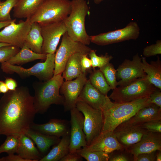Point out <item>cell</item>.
<instances>
[{
	"instance_id": "cell-1",
	"label": "cell",
	"mask_w": 161,
	"mask_h": 161,
	"mask_svg": "<svg viewBox=\"0 0 161 161\" xmlns=\"http://www.w3.org/2000/svg\"><path fill=\"white\" fill-rule=\"evenodd\" d=\"M36 113L28 87L9 90L0 99V135L19 137L25 134Z\"/></svg>"
},
{
	"instance_id": "cell-2",
	"label": "cell",
	"mask_w": 161,
	"mask_h": 161,
	"mask_svg": "<svg viewBox=\"0 0 161 161\" xmlns=\"http://www.w3.org/2000/svg\"><path fill=\"white\" fill-rule=\"evenodd\" d=\"M148 97L122 103L111 101L102 110L104 123L101 133L113 131L118 125L132 117L140 109L151 103Z\"/></svg>"
},
{
	"instance_id": "cell-3",
	"label": "cell",
	"mask_w": 161,
	"mask_h": 161,
	"mask_svg": "<svg viewBox=\"0 0 161 161\" xmlns=\"http://www.w3.org/2000/svg\"><path fill=\"white\" fill-rule=\"evenodd\" d=\"M61 74L53 75L46 81L33 83V103L36 113H44L53 104L63 105L64 98L60 94V88L64 82Z\"/></svg>"
},
{
	"instance_id": "cell-4",
	"label": "cell",
	"mask_w": 161,
	"mask_h": 161,
	"mask_svg": "<svg viewBox=\"0 0 161 161\" xmlns=\"http://www.w3.org/2000/svg\"><path fill=\"white\" fill-rule=\"evenodd\" d=\"M71 10L69 15L63 21L68 35L74 41L85 45L91 42L90 36L85 26L86 17L89 9L85 0L71 1Z\"/></svg>"
},
{
	"instance_id": "cell-5",
	"label": "cell",
	"mask_w": 161,
	"mask_h": 161,
	"mask_svg": "<svg viewBox=\"0 0 161 161\" xmlns=\"http://www.w3.org/2000/svg\"><path fill=\"white\" fill-rule=\"evenodd\" d=\"M71 10L69 0H44L30 18L31 23L40 25L63 21Z\"/></svg>"
},
{
	"instance_id": "cell-6",
	"label": "cell",
	"mask_w": 161,
	"mask_h": 161,
	"mask_svg": "<svg viewBox=\"0 0 161 161\" xmlns=\"http://www.w3.org/2000/svg\"><path fill=\"white\" fill-rule=\"evenodd\" d=\"M156 88L149 82L146 76L119 86L113 89L109 97L115 103L130 102L149 97Z\"/></svg>"
},
{
	"instance_id": "cell-7",
	"label": "cell",
	"mask_w": 161,
	"mask_h": 161,
	"mask_svg": "<svg viewBox=\"0 0 161 161\" xmlns=\"http://www.w3.org/2000/svg\"><path fill=\"white\" fill-rule=\"evenodd\" d=\"M55 55V53L47 54L44 62L37 63L29 68L4 62L1 63V69L7 74L16 73L22 78L33 76L41 81H45L52 78L54 75Z\"/></svg>"
},
{
	"instance_id": "cell-8",
	"label": "cell",
	"mask_w": 161,
	"mask_h": 161,
	"mask_svg": "<svg viewBox=\"0 0 161 161\" xmlns=\"http://www.w3.org/2000/svg\"><path fill=\"white\" fill-rule=\"evenodd\" d=\"M76 107L84 116L83 131L86 136V146L89 145L101 132L104 123L102 112L93 108L79 98Z\"/></svg>"
},
{
	"instance_id": "cell-9",
	"label": "cell",
	"mask_w": 161,
	"mask_h": 161,
	"mask_svg": "<svg viewBox=\"0 0 161 161\" xmlns=\"http://www.w3.org/2000/svg\"><path fill=\"white\" fill-rule=\"evenodd\" d=\"M62 37L60 46L55 53L54 75L62 73L67 61L73 55L81 52L88 55L92 49L87 45L74 41L66 32Z\"/></svg>"
},
{
	"instance_id": "cell-10",
	"label": "cell",
	"mask_w": 161,
	"mask_h": 161,
	"mask_svg": "<svg viewBox=\"0 0 161 161\" xmlns=\"http://www.w3.org/2000/svg\"><path fill=\"white\" fill-rule=\"evenodd\" d=\"M140 31L137 23L132 21L123 28L90 36V41L98 45L105 46L130 40H136L139 37Z\"/></svg>"
},
{
	"instance_id": "cell-11",
	"label": "cell",
	"mask_w": 161,
	"mask_h": 161,
	"mask_svg": "<svg viewBox=\"0 0 161 161\" xmlns=\"http://www.w3.org/2000/svg\"><path fill=\"white\" fill-rule=\"evenodd\" d=\"M16 21H13L0 31V42L21 48L24 44L32 23L29 18L24 21L21 20L17 24Z\"/></svg>"
},
{
	"instance_id": "cell-12",
	"label": "cell",
	"mask_w": 161,
	"mask_h": 161,
	"mask_svg": "<svg viewBox=\"0 0 161 161\" xmlns=\"http://www.w3.org/2000/svg\"><path fill=\"white\" fill-rule=\"evenodd\" d=\"M116 70V78L119 80L117 82L119 86L146 76L143 69L142 58L138 54L133 57L132 60L126 59Z\"/></svg>"
},
{
	"instance_id": "cell-13",
	"label": "cell",
	"mask_w": 161,
	"mask_h": 161,
	"mask_svg": "<svg viewBox=\"0 0 161 161\" xmlns=\"http://www.w3.org/2000/svg\"><path fill=\"white\" fill-rule=\"evenodd\" d=\"M40 25L43 38L42 53H55L61 37L66 32L63 21Z\"/></svg>"
},
{
	"instance_id": "cell-14",
	"label": "cell",
	"mask_w": 161,
	"mask_h": 161,
	"mask_svg": "<svg viewBox=\"0 0 161 161\" xmlns=\"http://www.w3.org/2000/svg\"><path fill=\"white\" fill-rule=\"evenodd\" d=\"M71 119L69 152L76 151L87 145L83 131L84 117L75 107L70 110Z\"/></svg>"
},
{
	"instance_id": "cell-15",
	"label": "cell",
	"mask_w": 161,
	"mask_h": 161,
	"mask_svg": "<svg viewBox=\"0 0 161 161\" xmlns=\"http://www.w3.org/2000/svg\"><path fill=\"white\" fill-rule=\"evenodd\" d=\"M86 73H83L73 80L63 82L60 92L64 97L63 105L66 111L76 106V103L83 86L87 80Z\"/></svg>"
},
{
	"instance_id": "cell-16",
	"label": "cell",
	"mask_w": 161,
	"mask_h": 161,
	"mask_svg": "<svg viewBox=\"0 0 161 161\" xmlns=\"http://www.w3.org/2000/svg\"><path fill=\"white\" fill-rule=\"evenodd\" d=\"M119 143L125 148L138 142L148 131L140 125H134L125 121L118 125L113 130Z\"/></svg>"
},
{
	"instance_id": "cell-17",
	"label": "cell",
	"mask_w": 161,
	"mask_h": 161,
	"mask_svg": "<svg viewBox=\"0 0 161 161\" xmlns=\"http://www.w3.org/2000/svg\"><path fill=\"white\" fill-rule=\"evenodd\" d=\"M126 148L134 156L161 150V133L148 131L137 143Z\"/></svg>"
},
{
	"instance_id": "cell-18",
	"label": "cell",
	"mask_w": 161,
	"mask_h": 161,
	"mask_svg": "<svg viewBox=\"0 0 161 161\" xmlns=\"http://www.w3.org/2000/svg\"><path fill=\"white\" fill-rule=\"evenodd\" d=\"M30 129L46 135L60 137L70 134V121L65 120L52 119L44 124L33 122Z\"/></svg>"
},
{
	"instance_id": "cell-19",
	"label": "cell",
	"mask_w": 161,
	"mask_h": 161,
	"mask_svg": "<svg viewBox=\"0 0 161 161\" xmlns=\"http://www.w3.org/2000/svg\"><path fill=\"white\" fill-rule=\"evenodd\" d=\"M81 99L94 109L101 110L111 101L94 87L87 80L79 95Z\"/></svg>"
},
{
	"instance_id": "cell-20",
	"label": "cell",
	"mask_w": 161,
	"mask_h": 161,
	"mask_svg": "<svg viewBox=\"0 0 161 161\" xmlns=\"http://www.w3.org/2000/svg\"><path fill=\"white\" fill-rule=\"evenodd\" d=\"M89 151H99L110 153L124 147L117 140L113 131L100 133L89 145L83 147Z\"/></svg>"
},
{
	"instance_id": "cell-21",
	"label": "cell",
	"mask_w": 161,
	"mask_h": 161,
	"mask_svg": "<svg viewBox=\"0 0 161 161\" xmlns=\"http://www.w3.org/2000/svg\"><path fill=\"white\" fill-rule=\"evenodd\" d=\"M161 120V107L154 103L139 110L132 117L125 121L134 125H140L152 120Z\"/></svg>"
},
{
	"instance_id": "cell-22",
	"label": "cell",
	"mask_w": 161,
	"mask_h": 161,
	"mask_svg": "<svg viewBox=\"0 0 161 161\" xmlns=\"http://www.w3.org/2000/svg\"><path fill=\"white\" fill-rule=\"evenodd\" d=\"M19 144L16 153L28 161H38L43 157L33 141L25 134L19 137Z\"/></svg>"
},
{
	"instance_id": "cell-23",
	"label": "cell",
	"mask_w": 161,
	"mask_h": 161,
	"mask_svg": "<svg viewBox=\"0 0 161 161\" xmlns=\"http://www.w3.org/2000/svg\"><path fill=\"white\" fill-rule=\"evenodd\" d=\"M35 143L40 153L44 154L51 147L58 144L60 137L46 135L30 129L25 134Z\"/></svg>"
},
{
	"instance_id": "cell-24",
	"label": "cell",
	"mask_w": 161,
	"mask_h": 161,
	"mask_svg": "<svg viewBox=\"0 0 161 161\" xmlns=\"http://www.w3.org/2000/svg\"><path fill=\"white\" fill-rule=\"evenodd\" d=\"M143 69L149 82L161 90V61L158 56L155 61L148 63L144 57H142Z\"/></svg>"
},
{
	"instance_id": "cell-25",
	"label": "cell",
	"mask_w": 161,
	"mask_h": 161,
	"mask_svg": "<svg viewBox=\"0 0 161 161\" xmlns=\"http://www.w3.org/2000/svg\"><path fill=\"white\" fill-rule=\"evenodd\" d=\"M44 0H18L13 8V16L18 18H30Z\"/></svg>"
},
{
	"instance_id": "cell-26",
	"label": "cell",
	"mask_w": 161,
	"mask_h": 161,
	"mask_svg": "<svg viewBox=\"0 0 161 161\" xmlns=\"http://www.w3.org/2000/svg\"><path fill=\"white\" fill-rule=\"evenodd\" d=\"M47 54L34 52L24 44L17 53L6 62L12 65H22L35 60L45 59Z\"/></svg>"
},
{
	"instance_id": "cell-27",
	"label": "cell",
	"mask_w": 161,
	"mask_h": 161,
	"mask_svg": "<svg viewBox=\"0 0 161 161\" xmlns=\"http://www.w3.org/2000/svg\"><path fill=\"white\" fill-rule=\"evenodd\" d=\"M70 134L62 137L59 142L39 161H58L69 152Z\"/></svg>"
},
{
	"instance_id": "cell-28",
	"label": "cell",
	"mask_w": 161,
	"mask_h": 161,
	"mask_svg": "<svg viewBox=\"0 0 161 161\" xmlns=\"http://www.w3.org/2000/svg\"><path fill=\"white\" fill-rule=\"evenodd\" d=\"M84 54H85L81 52L76 53L69 59L62 73V76L65 80H72L83 73L80 61L83 55Z\"/></svg>"
},
{
	"instance_id": "cell-29",
	"label": "cell",
	"mask_w": 161,
	"mask_h": 161,
	"mask_svg": "<svg viewBox=\"0 0 161 161\" xmlns=\"http://www.w3.org/2000/svg\"><path fill=\"white\" fill-rule=\"evenodd\" d=\"M43 38L41 27L37 23H32L31 28L26 38L24 44L30 49L37 53H42Z\"/></svg>"
},
{
	"instance_id": "cell-30",
	"label": "cell",
	"mask_w": 161,
	"mask_h": 161,
	"mask_svg": "<svg viewBox=\"0 0 161 161\" xmlns=\"http://www.w3.org/2000/svg\"><path fill=\"white\" fill-rule=\"evenodd\" d=\"M88 80L94 87L105 95H107L108 92L112 89L103 74L99 69H94Z\"/></svg>"
},
{
	"instance_id": "cell-31",
	"label": "cell",
	"mask_w": 161,
	"mask_h": 161,
	"mask_svg": "<svg viewBox=\"0 0 161 161\" xmlns=\"http://www.w3.org/2000/svg\"><path fill=\"white\" fill-rule=\"evenodd\" d=\"M103 74L111 89H114L118 86L116 76V70L113 65L109 63L99 69Z\"/></svg>"
},
{
	"instance_id": "cell-32",
	"label": "cell",
	"mask_w": 161,
	"mask_h": 161,
	"mask_svg": "<svg viewBox=\"0 0 161 161\" xmlns=\"http://www.w3.org/2000/svg\"><path fill=\"white\" fill-rule=\"evenodd\" d=\"M81 157L87 161H108L109 154L99 151H89L82 148L78 150Z\"/></svg>"
},
{
	"instance_id": "cell-33",
	"label": "cell",
	"mask_w": 161,
	"mask_h": 161,
	"mask_svg": "<svg viewBox=\"0 0 161 161\" xmlns=\"http://www.w3.org/2000/svg\"><path fill=\"white\" fill-rule=\"evenodd\" d=\"M19 144V137L9 135L4 143L0 146V154L6 152L8 154L16 153Z\"/></svg>"
},
{
	"instance_id": "cell-34",
	"label": "cell",
	"mask_w": 161,
	"mask_h": 161,
	"mask_svg": "<svg viewBox=\"0 0 161 161\" xmlns=\"http://www.w3.org/2000/svg\"><path fill=\"white\" fill-rule=\"evenodd\" d=\"M88 55L92 62V67L93 69L98 67L100 68L107 64L110 62V61L112 59V56L106 54L104 55L100 56L97 55L96 51L91 49Z\"/></svg>"
},
{
	"instance_id": "cell-35",
	"label": "cell",
	"mask_w": 161,
	"mask_h": 161,
	"mask_svg": "<svg viewBox=\"0 0 161 161\" xmlns=\"http://www.w3.org/2000/svg\"><path fill=\"white\" fill-rule=\"evenodd\" d=\"M18 0H6L0 3V21L12 20L10 12L14 8Z\"/></svg>"
},
{
	"instance_id": "cell-36",
	"label": "cell",
	"mask_w": 161,
	"mask_h": 161,
	"mask_svg": "<svg viewBox=\"0 0 161 161\" xmlns=\"http://www.w3.org/2000/svg\"><path fill=\"white\" fill-rule=\"evenodd\" d=\"M108 161H134V156L126 148L116 150L109 153Z\"/></svg>"
},
{
	"instance_id": "cell-37",
	"label": "cell",
	"mask_w": 161,
	"mask_h": 161,
	"mask_svg": "<svg viewBox=\"0 0 161 161\" xmlns=\"http://www.w3.org/2000/svg\"><path fill=\"white\" fill-rule=\"evenodd\" d=\"M20 48L13 45L2 47L0 48V63L6 62L11 57L17 53Z\"/></svg>"
},
{
	"instance_id": "cell-38",
	"label": "cell",
	"mask_w": 161,
	"mask_h": 161,
	"mask_svg": "<svg viewBox=\"0 0 161 161\" xmlns=\"http://www.w3.org/2000/svg\"><path fill=\"white\" fill-rule=\"evenodd\" d=\"M161 54V41L158 40L155 44L147 46L143 49V54L148 57Z\"/></svg>"
},
{
	"instance_id": "cell-39",
	"label": "cell",
	"mask_w": 161,
	"mask_h": 161,
	"mask_svg": "<svg viewBox=\"0 0 161 161\" xmlns=\"http://www.w3.org/2000/svg\"><path fill=\"white\" fill-rule=\"evenodd\" d=\"M140 125L143 128L148 131L161 133V120L150 121Z\"/></svg>"
},
{
	"instance_id": "cell-40",
	"label": "cell",
	"mask_w": 161,
	"mask_h": 161,
	"mask_svg": "<svg viewBox=\"0 0 161 161\" xmlns=\"http://www.w3.org/2000/svg\"><path fill=\"white\" fill-rule=\"evenodd\" d=\"M157 151L138 154L134 161H156Z\"/></svg>"
},
{
	"instance_id": "cell-41",
	"label": "cell",
	"mask_w": 161,
	"mask_h": 161,
	"mask_svg": "<svg viewBox=\"0 0 161 161\" xmlns=\"http://www.w3.org/2000/svg\"><path fill=\"white\" fill-rule=\"evenodd\" d=\"M148 99L150 103L161 107V90L156 88L150 94Z\"/></svg>"
},
{
	"instance_id": "cell-42",
	"label": "cell",
	"mask_w": 161,
	"mask_h": 161,
	"mask_svg": "<svg viewBox=\"0 0 161 161\" xmlns=\"http://www.w3.org/2000/svg\"><path fill=\"white\" fill-rule=\"evenodd\" d=\"M83 157L79 152L78 150L72 152H69L61 159L59 161H81Z\"/></svg>"
},
{
	"instance_id": "cell-43",
	"label": "cell",
	"mask_w": 161,
	"mask_h": 161,
	"mask_svg": "<svg viewBox=\"0 0 161 161\" xmlns=\"http://www.w3.org/2000/svg\"><path fill=\"white\" fill-rule=\"evenodd\" d=\"M88 55L83 54L81 59L80 64L83 73H86V71L90 70L92 67L91 61L87 57Z\"/></svg>"
},
{
	"instance_id": "cell-44",
	"label": "cell",
	"mask_w": 161,
	"mask_h": 161,
	"mask_svg": "<svg viewBox=\"0 0 161 161\" xmlns=\"http://www.w3.org/2000/svg\"><path fill=\"white\" fill-rule=\"evenodd\" d=\"M0 161H28L27 160L22 158L18 155L14 154H8L7 156L0 158Z\"/></svg>"
},
{
	"instance_id": "cell-45",
	"label": "cell",
	"mask_w": 161,
	"mask_h": 161,
	"mask_svg": "<svg viewBox=\"0 0 161 161\" xmlns=\"http://www.w3.org/2000/svg\"><path fill=\"white\" fill-rule=\"evenodd\" d=\"M4 82L9 90H14L17 87V84L16 81L12 78H6Z\"/></svg>"
},
{
	"instance_id": "cell-46",
	"label": "cell",
	"mask_w": 161,
	"mask_h": 161,
	"mask_svg": "<svg viewBox=\"0 0 161 161\" xmlns=\"http://www.w3.org/2000/svg\"><path fill=\"white\" fill-rule=\"evenodd\" d=\"M9 91L4 82L0 80V93L5 94Z\"/></svg>"
},
{
	"instance_id": "cell-47",
	"label": "cell",
	"mask_w": 161,
	"mask_h": 161,
	"mask_svg": "<svg viewBox=\"0 0 161 161\" xmlns=\"http://www.w3.org/2000/svg\"><path fill=\"white\" fill-rule=\"evenodd\" d=\"M15 20H16V19H14L6 21H0V29L7 26L13 21Z\"/></svg>"
},
{
	"instance_id": "cell-48",
	"label": "cell",
	"mask_w": 161,
	"mask_h": 161,
	"mask_svg": "<svg viewBox=\"0 0 161 161\" xmlns=\"http://www.w3.org/2000/svg\"><path fill=\"white\" fill-rule=\"evenodd\" d=\"M161 161V150H157L156 154V161Z\"/></svg>"
},
{
	"instance_id": "cell-49",
	"label": "cell",
	"mask_w": 161,
	"mask_h": 161,
	"mask_svg": "<svg viewBox=\"0 0 161 161\" xmlns=\"http://www.w3.org/2000/svg\"><path fill=\"white\" fill-rule=\"evenodd\" d=\"M9 45H11L8 44L0 42V48L2 47L9 46Z\"/></svg>"
},
{
	"instance_id": "cell-50",
	"label": "cell",
	"mask_w": 161,
	"mask_h": 161,
	"mask_svg": "<svg viewBox=\"0 0 161 161\" xmlns=\"http://www.w3.org/2000/svg\"><path fill=\"white\" fill-rule=\"evenodd\" d=\"M104 0H94V3L96 4H98Z\"/></svg>"
},
{
	"instance_id": "cell-51",
	"label": "cell",
	"mask_w": 161,
	"mask_h": 161,
	"mask_svg": "<svg viewBox=\"0 0 161 161\" xmlns=\"http://www.w3.org/2000/svg\"><path fill=\"white\" fill-rule=\"evenodd\" d=\"M1 0H0V3L1 2Z\"/></svg>"
}]
</instances>
